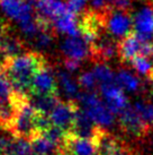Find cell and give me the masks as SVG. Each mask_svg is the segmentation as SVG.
<instances>
[{"mask_svg": "<svg viewBox=\"0 0 153 155\" xmlns=\"http://www.w3.org/2000/svg\"><path fill=\"white\" fill-rule=\"evenodd\" d=\"M64 155H98L92 138L76 136L72 133L65 135L63 143Z\"/></svg>", "mask_w": 153, "mask_h": 155, "instance_id": "7c38bea8", "label": "cell"}, {"mask_svg": "<svg viewBox=\"0 0 153 155\" xmlns=\"http://www.w3.org/2000/svg\"><path fill=\"white\" fill-rule=\"evenodd\" d=\"M145 42L146 41L141 40L134 32L127 35L126 38L117 41V56L120 62L130 65L131 61L137 54H140Z\"/></svg>", "mask_w": 153, "mask_h": 155, "instance_id": "5bb4252c", "label": "cell"}, {"mask_svg": "<svg viewBox=\"0 0 153 155\" xmlns=\"http://www.w3.org/2000/svg\"><path fill=\"white\" fill-rule=\"evenodd\" d=\"M89 7H90L89 10L95 12V13L97 14H101V15H104L109 9L107 0H90Z\"/></svg>", "mask_w": 153, "mask_h": 155, "instance_id": "f1b7e54d", "label": "cell"}, {"mask_svg": "<svg viewBox=\"0 0 153 155\" xmlns=\"http://www.w3.org/2000/svg\"><path fill=\"white\" fill-rule=\"evenodd\" d=\"M78 100L82 104V109L97 126L107 128L115 124L116 114L100 99L97 92H81Z\"/></svg>", "mask_w": 153, "mask_h": 155, "instance_id": "7a4b0ae2", "label": "cell"}, {"mask_svg": "<svg viewBox=\"0 0 153 155\" xmlns=\"http://www.w3.org/2000/svg\"><path fill=\"white\" fill-rule=\"evenodd\" d=\"M115 83L123 91H127V92H139L143 88V84L140 78L125 69H120L116 74Z\"/></svg>", "mask_w": 153, "mask_h": 155, "instance_id": "44dd1931", "label": "cell"}, {"mask_svg": "<svg viewBox=\"0 0 153 155\" xmlns=\"http://www.w3.org/2000/svg\"><path fill=\"white\" fill-rule=\"evenodd\" d=\"M130 65L140 76L153 82V42L146 41L140 54L131 61Z\"/></svg>", "mask_w": 153, "mask_h": 155, "instance_id": "4fadbf2b", "label": "cell"}, {"mask_svg": "<svg viewBox=\"0 0 153 155\" xmlns=\"http://www.w3.org/2000/svg\"><path fill=\"white\" fill-rule=\"evenodd\" d=\"M11 33L10 31V27H9V24L7 22H5L2 19H0V49L4 44L5 40L8 38V35ZM2 50V49H1Z\"/></svg>", "mask_w": 153, "mask_h": 155, "instance_id": "4dcf8cb0", "label": "cell"}, {"mask_svg": "<svg viewBox=\"0 0 153 155\" xmlns=\"http://www.w3.org/2000/svg\"><path fill=\"white\" fill-rule=\"evenodd\" d=\"M58 90H59V84H58L56 74L54 73L50 64H47L39 69L35 75L32 83L30 95L58 94Z\"/></svg>", "mask_w": 153, "mask_h": 155, "instance_id": "9c48e42d", "label": "cell"}, {"mask_svg": "<svg viewBox=\"0 0 153 155\" xmlns=\"http://www.w3.org/2000/svg\"><path fill=\"white\" fill-rule=\"evenodd\" d=\"M30 100L37 111L46 113V114H50L61 101L58 94L30 95Z\"/></svg>", "mask_w": 153, "mask_h": 155, "instance_id": "7402d4cb", "label": "cell"}, {"mask_svg": "<svg viewBox=\"0 0 153 155\" xmlns=\"http://www.w3.org/2000/svg\"><path fill=\"white\" fill-rule=\"evenodd\" d=\"M107 1L109 8L124 10V12H131L135 2V0H107Z\"/></svg>", "mask_w": 153, "mask_h": 155, "instance_id": "83f0119b", "label": "cell"}, {"mask_svg": "<svg viewBox=\"0 0 153 155\" xmlns=\"http://www.w3.org/2000/svg\"><path fill=\"white\" fill-rule=\"evenodd\" d=\"M1 49H2V51L5 52V54L7 57H15L27 51V50L25 51L24 41L19 36L13 34V33H10L8 35V38L5 40Z\"/></svg>", "mask_w": 153, "mask_h": 155, "instance_id": "603a6c76", "label": "cell"}, {"mask_svg": "<svg viewBox=\"0 0 153 155\" xmlns=\"http://www.w3.org/2000/svg\"><path fill=\"white\" fill-rule=\"evenodd\" d=\"M78 15L69 10L67 13L58 17L53 22V27L56 33H62L70 35H78L80 34V26H79V19L76 18Z\"/></svg>", "mask_w": 153, "mask_h": 155, "instance_id": "ac0fdd59", "label": "cell"}, {"mask_svg": "<svg viewBox=\"0 0 153 155\" xmlns=\"http://www.w3.org/2000/svg\"><path fill=\"white\" fill-rule=\"evenodd\" d=\"M56 77H58V84L61 86L63 93L69 97V100H76L78 96L80 95L81 90L80 85L78 79L71 76V74L68 71H58L56 73Z\"/></svg>", "mask_w": 153, "mask_h": 155, "instance_id": "ffe728a7", "label": "cell"}, {"mask_svg": "<svg viewBox=\"0 0 153 155\" xmlns=\"http://www.w3.org/2000/svg\"><path fill=\"white\" fill-rule=\"evenodd\" d=\"M46 58L37 51H26L15 57H8L2 70L18 94L30 95L32 83L39 69L47 65Z\"/></svg>", "mask_w": 153, "mask_h": 155, "instance_id": "6da1fadb", "label": "cell"}, {"mask_svg": "<svg viewBox=\"0 0 153 155\" xmlns=\"http://www.w3.org/2000/svg\"><path fill=\"white\" fill-rule=\"evenodd\" d=\"M98 155H136L131 145L123 138L109 133L107 128L97 126L92 136Z\"/></svg>", "mask_w": 153, "mask_h": 155, "instance_id": "3957f363", "label": "cell"}, {"mask_svg": "<svg viewBox=\"0 0 153 155\" xmlns=\"http://www.w3.org/2000/svg\"><path fill=\"white\" fill-rule=\"evenodd\" d=\"M50 1H55V0H50Z\"/></svg>", "mask_w": 153, "mask_h": 155, "instance_id": "d6a6232c", "label": "cell"}, {"mask_svg": "<svg viewBox=\"0 0 153 155\" xmlns=\"http://www.w3.org/2000/svg\"><path fill=\"white\" fill-rule=\"evenodd\" d=\"M118 124L124 135L135 140H143L149 136L153 128L131 105L118 114Z\"/></svg>", "mask_w": 153, "mask_h": 155, "instance_id": "277c9868", "label": "cell"}, {"mask_svg": "<svg viewBox=\"0 0 153 155\" xmlns=\"http://www.w3.org/2000/svg\"><path fill=\"white\" fill-rule=\"evenodd\" d=\"M134 108L139 114L144 119L151 127H153V104L149 101H137L134 104Z\"/></svg>", "mask_w": 153, "mask_h": 155, "instance_id": "484cf974", "label": "cell"}, {"mask_svg": "<svg viewBox=\"0 0 153 155\" xmlns=\"http://www.w3.org/2000/svg\"><path fill=\"white\" fill-rule=\"evenodd\" d=\"M134 33L143 41H152L153 6L149 2L139 6L132 13Z\"/></svg>", "mask_w": 153, "mask_h": 155, "instance_id": "ba28073f", "label": "cell"}, {"mask_svg": "<svg viewBox=\"0 0 153 155\" xmlns=\"http://www.w3.org/2000/svg\"><path fill=\"white\" fill-rule=\"evenodd\" d=\"M28 96L18 94L2 69H0V108L20 102Z\"/></svg>", "mask_w": 153, "mask_h": 155, "instance_id": "e0dca14e", "label": "cell"}, {"mask_svg": "<svg viewBox=\"0 0 153 155\" xmlns=\"http://www.w3.org/2000/svg\"><path fill=\"white\" fill-rule=\"evenodd\" d=\"M36 117L37 110L32 104L30 99L25 100L19 107L18 114L10 134L15 137L25 138L30 140L35 134L38 133L36 127Z\"/></svg>", "mask_w": 153, "mask_h": 155, "instance_id": "8992f818", "label": "cell"}, {"mask_svg": "<svg viewBox=\"0 0 153 155\" xmlns=\"http://www.w3.org/2000/svg\"><path fill=\"white\" fill-rule=\"evenodd\" d=\"M96 127H97V125L88 116V113L82 108H80L79 111L76 112L74 125H73L72 130L70 133L74 134L76 136H81V137L92 138Z\"/></svg>", "mask_w": 153, "mask_h": 155, "instance_id": "d6986e66", "label": "cell"}, {"mask_svg": "<svg viewBox=\"0 0 153 155\" xmlns=\"http://www.w3.org/2000/svg\"><path fill=\"white\" fill-rule=\"evenodd\" d=\"M92 73L95 74V76L97 78L99 86H100V85H104V84L115 83L116 75H114L111 68L107 65L106 62H98V64H95Z\"/></svg>", "mask_w": 153, "mask_h": 155, "instance_id": "cb8c5ba5", "label": "cell"}, {"mask_svg": "<svg viewBox=\"0 0 153 155\" xmlns=\"http://www.w3.org/2000/svg\"><path fill=\"white\" fill-rule=\"evenodd\" d=\"M61 49L64 58L78 61H83L91 58V43L81 33L67 36Z\"/></svg>", "mask_w": 153, "mask_h": 155, "instance_id": "30bf717a", "label": "cell"}, {"mask_svg": "<svg viewBox=\"0 0 153 155\" xmlns=\"http://www.w3.org/2000/svg\"><path fill=\"white\" fill-rule=\"evenodd\" d=\"M105 32L114 40H122L134 32L132 12L109 8L104 14Z\"/></svg>", "mask_w": 153, "mask_h": 155, "instance_id": "5b68a950", "label": "cell"}, {"mask_svg": "<svg viewBox=\"0 0 153 155\" xmlns=\"http://www.w3.org/2000/svg\"><path fill=\"white\" fill-rule=\"evenodd\" d=\"M30 143L34 155H64L62 147L51 142L41 133L35 134Z\"/></svg>", "mask_w": 153, "mask_h": 155, "instance_id": "2e32d148", "label": "cell"}, {"mask_svg": "<svg viewBox=\"0 0 153 155\" xmlns=\"http://www.w3.org/2000/svg\"><path fill=\"white\" fill-rule=\"evenodd\" d=\"M0 8L9 19L18 23L33 17L36 14L35 9L26 4L25 0H0Z\"/></svg>", "mask_w": 153, "mask_h": 155, "instance_id": "9a60e30c", "label": "cell"}, {"mask_svg": "<svg viewBox=\"0 0 153 155\" xmlns=\"http://www.w3.org/2000/svg\"><path fill=\"white\" fill-rule=\"evenodd\" d=\"M79 85L85 92H96L97 88H99V84L95 74L92 71H83L78 77Z\"/></svg>", "mask_w": 153, "mask_h": 155, "instance_id": "d4e9b609", "label": "cell"}, {"mask_svg": "<svg viewBox=\"0 0 153 155\" xmlns=\"http://www.w3.org/2000/svg\"><path fill=\"white\" fill-rule=\"evenodd\" d=\"M79 104L74 100L60 101V103L48 114L52 125L63 129L65 133H70L74 125L76 112L79 111Z\"/></svg>", "mask_w": 153, "mask_h": 155, "instance_id": "52a82bcc", "label": "cell"}, {"mask_svg": "<svg viewBox=\"0 0 153 155\" xmlns=\"http://www.w3.org/2000/svg\"><path fill=\"white\" fill-rule=\"evenodd\" d=\"M63 66L65 70L68 73H76L78 71L81 67V61L74 60V59H69V58H64L63 59Z\"/></svg>", "mask_w": 153, "mask_h": 155, "instance_id": "f546056e", "label": "cell"}, {"mask_svg": "<svg viewBox=\"0 0 153 155\" xmlns=\"http://www.w3.org/2000/svg\"><path fill=\"white\" fill-rule=\"evenodd\" d=\"M7 58L8 57L5 54V52L0 49V69H2V67H4L5 65V61L7 60Z\"/></svg>", "mask_w": 153, "mask_h": 155, "instance_id": "1f68e13d", "label": "cell"}, {"mask_svg": "<svg viewBox=\"0 0 153 155\" xmlns=\"http://www.w3.org/2000/svg\"><path fill=\"white\" fill-rule=\"evenodd\" d=\"M98 90H99L98 92L100 93L101 97L104 99V102L108 105V108L115 114H119L130 105L124 91L116 83L100 85Z\"/></svg>", "mask_w": 153, "mask_h": 155, "instance_id": "8fae6325", "label": "cell"}, {"mask_svg": "<svg viewBox=\"0 0 153 155\" xmlns=\"http://www.w3.org/2000/svg\"><path fill=\"white\" fill-rule=\"evenodd\" d=\"M90 0H67L69 9L76 15H80L86 12L87 7L89 6Z\"/></svg>", "mask_w": 153, "mask_h": 155, "instance_id": "4316f807", "label": "cell"}]
</instances>
